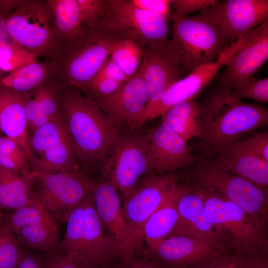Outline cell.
Listing matches in <instances>:
<instances>
[{
  "mask_svg": "<svg viewBox=\"0 0 268 268\" xmlns=\"http://www.w3.org/2000/svg\"><path fill=\"white\" fill-rule=\"evenodd\" d=\"M217 0H171V15L186 17L188 14L204 9ZM170 15V16H171Z\"/></svg>",
  "mask_w": 268,
  "mask_h": 268,
  "instance_id": "f35d334b",
  "label": "cell"
},
{
  "mask_svg": "<svg viewBox=\"0 0 268 268\" xmlns=\"http://www.w3.org/2000/svg\"><path fill=\"white\" fill-rule=\"evenodd\" d=\"M79 265L68 255H53L45 260L44 268H79Z\"/></svg>",
  "mask_w": 268,
  "mask_h": 268,
  "instance_id": "ee69618b",
  "label": "cell"
},
{
  "mask_svg": "<svg viewBox=\"0 0 268 268\" xmlns=\"http://www.w3.org/2000/svg\"><path fill=\"white\" fill-rule=\"evenodd\" d=\"M15 234L20 246L43 253L58 249L61 241L57 220L43 205Z\"/></svg>",
  "mask_w": 268,
  "mask_h": 268,
  "instance_id": "cb8c5ba5",
  "label": "cell"
},
{
  "mask_svg": "<svg viewBox=\"0 0 268 268\" xmlns=\"http://www.w3.org/2000/svg\"><path fill=\"white\" fill-rule=\"evenodd\" d=\"M224 242H210L180 235L164 240L151 259L165 268H197L230 254Z\"/></svg>",
  "mask_w": 268,
  "mask_h": 268,
  "instance_id": "e0dca14e",
  "label": "cell"
},
{
  "mask_svg": "<svg viewBox=\"0 0 268 268\" xmlns=\"http://www.w3.org/2000/svg\"><path fill=\"white\" fill-rule=\"evenodd\" d=\"M34 174L0 167V206L16 210L32 202Z\"/></svg>",
  "mask_w": 268,
  "mask_h": 268,
  "instance_id": "f1b7e54d",
  "label": "cell"
},
{
  "mask_svg": "<svg viewBox=\"0 0 268 268\" xmlns=\"http://www.w3.org/2000/svg\"><path fill=\"white\" fill-rule=\"evenodd\" d=\"M206 145L213 157L209 161L261 188H267L268 163L241 149L235 142Z\"/></svg>",
  "mask_w": 268,
  "mask_h": 268,
  "instance_id": "603a6c76",
  "label": "cell"
},
{
  "mask_svg": "<svg viewBox=\"0 0 268 268\" xmlns=\"http://www.w3.org/2000/svg\"><path fill=\"white\" fill-rule=\"evenodd\" d=\"M6 13L0 10V65L12 59L20 49L7 31L5 23Z\"/></svg>",
  "mask_w": 268,
  "mask_h": 268,
  "instance_id": "74e56055",
  "label": "cell"
},
{
  "mask_svg": "<svg viewBox=\"0 0 268 268\" xmlns=\"http://www.w3.org/2000/svg\"><path fill=\"white\" fill-rule=\"evenodd\" d=\"M115 41L88 29L82 37L51 61L52 81L83 92L110 56Z\"/></svg>",
  "mask_w": 268,
  "mask_h": 268,
  "instance_id": "52a82bcc",
  "label": "cell"
},
{
  "mask_svg": "<svg viewBox=\"0 0 268 268\" xmlns=\"http://www.w3.org/2000/svg\"><path fill=\"white\" fill-rule=\"evenodd\" d=\"M46 2L64 50L82 37L88 29L83 22L76 0H46Z\"/></svg>",
  "mask_w": 268,
  "mask_h": 268,
  "instance_id": "f546056e",
  "label": "cell"
},
{
  "mask_svg": "<svg viewBox=\"0 0 268 268\" xmlns=\"http://www.w3.org/2000/svg\"><path fill=\"white\" fill-rule=\"evenodd\" d=\"M195 188L203 201L208 220L234 252L242 255L254 252L267 254L266 233L243 210L198 185Z\"/></svg>",
  "mask_w": 268,
  "mask_h": 268,
  "instance_id": "8992f818",
  "label": "cell"
},
{
  "mask_svg": "<svg viewBox=\"0 0 268 268\" xmlns=\"http://www.w3.org/2000/svg\"><path fill=\"white\" fill-rule=\"evenodd\" d=\"M119 133L131 134L146 122L148 103L141 69L111 95L94 101Z\"/></svg>",
  "mask_w": 268,
  "mask_h": 268,
  "instance_id": "5bb4252c",
  "label": "cell"
},
{
  "mask_svg": "<svg viewBox=\"0 0 268 268\" xmlns=\"http://www.w3.org/2000/svg\"><path fill=\"white\" fill-rule=\"evenodd\" d=\"M177 183L171 175L149 174L124 200L121 211L123 219L141 248L145 222L163 202Z\"/></svg>",
  "mask_w": 268,
  "mask_h": 268,
  "instance_id": "9a60e30c",
  "label": "cell"
},
{
  "mask_svg": "<svg viewBox=\"0 0 268 268\" xmlns=\"http://www.w3.org/2000/svg\"><path fill=\"white\" fill-rule=\"evenodd\" d=\"M107 78L123 84L128 80L121 68L110 56L94 78Z\"/></svg>",
  "mask_w": 268,
  "mask_h": 268,
  "instance_id": "60d3db41",
  "label": "cell"
},
{
  "mask_svg": "<svg viewBox=\"0 0 268 268\" xmlns=\"http://www.w3.org/2000/svg\"><path fill=\"white\" fill-rule=\"evenodd\" d=\"M162 121L186 142L203 137L202 111L195 99L178 102L162 115Z\"/></svg>",
  "mask_w": 268,
  "mask_h": 268,
  "instance_id": "83f0119b",
  "label": "cell"
},
{
  "mask_svg": "<svg viewBox=\"0 0 268 268\" xmlns=\"http://www.w3.org/2000/svg\"><path fill=\"white\" fill-rule=\"evenodd\" d=\"M197 16L216 26L231 45L268 18V0H217Z\"/></svg>",
  "mask_w": 268,
  "mask_h": 268,
  "instance_id": "2e32d148",
  "label": "cell"
},
{
  "mask_svg": "<svg viewBox=\"0 0 268 268\" xmlns=\"http://www.w3.org/2000/svg\"><path fill=\"white\" fill-rule=\"evenodd\" d=\"M176 207L178 221L170 235H180L201 240L226 243L207 217L203 201L195 188L179 185Z\"/></svg>",
  "mask_w": 268,
  "mask_h": 268,
  "instance_id": "7402d4cb",
  "label": "cell"
},
{
  "mask_svg": "<svg viewBox=\"0 0 268 268\" xmlns=\"http://www.w3.org/2000/svg\"><path fill=\"white\" fill-rule=\"evenodd\" d=\"M3 214L2 212V208L0 206V225L2 223Z\"/></svg>",
  "mask_w": 268,
  "mask_h": 268,
  "instance_id": "c3c4849f",
  "label": "cell"
},
{
  "mask_svg": "<svg viewBox=\"0 0 268 268\" xmlns=\"http://www.w3.org/2000/svg\"><path fill=\"white\" fill-rule=\"evenodd\" d=\"M230 93L237 99H250L256 101L268 102V78L251 79L248 82L231 91Z\"/></svg>",
  "mask_w": 268,
  "mask_h": 268,
  "instance_id": "e575fe53",
  "label": "cell"
},
{
  "mask_svg": "<svg viewBox=\"0 0 268 268\" xmlns=\"http://www.w3.org/2000/svg\"><path fill=\"white\" fill-rule=\"evenodd\" d=\"M237 145L268 163V133H256L252 137L241 142H236Z\"/></svg>",
  "mask_w": 268,
  "mask_h": 268,
  "instance_id": "8d00e7d4",
  "label": "cell"
},
{
  "mask_svg": "<svg viewBox=\"0 0 268 268\" xmlns=\"http://www.w3.org/2000/svg\"><path fill=\"white\" fill-rule=\"evenodd\" d=\"M34 174L33 193L57 221L67 222L72 211L92 192L94 181L75 168L53 174Z\"/></svg>",
  "mask_w": 268,
  "mask_h": 268,
  "instance_id": "8fae6325",
  "label": "cell"
},
{
  "mask_svg": "<svg viewBox=\"0 0 268 268\" xmlns=\"http://www.w3.org/2000/svg\"><path fill=\"white\" fill-rule=\"evenodd\" d=\"M146 137L150 174L171 172L194 162L187 143L163 121Z\"/></svg>",
  "mask_w": 268,
  "mask_h": 268,
  "instance_id": "44dd1931",
  "label": "cell"
},
{
  "mask_svg": "<svg viewBox=\"0 0 268 268\" xmlns=\"http://www.w3.org/2000/svg\"><path fill=\"white\" fill-rule=\"evenodd\" d=\"M60 86L61 117L76 157L84 167H93L101 163L119 133L94 101L74 87Z\"/></svg>",
  "mask_w": 268,
  "mask_h": 268,
  "instance_id": "6da1fadb",
  "label": "cell"
},
{
  "mask_svg": "<svg viewBox=\"0 0 268 268\" xmlns=\"http://www.w3.org/2000/svg\"><path fill=\"white\" fill-rule=\"evenodd\" d=\"M179 185L178 183L175 184L169 195L143 225L142 236L146 246L143 257L151 259L155 249L170 235L177 224L176 198Z\"/></svg>",
  "mask_w": 268,
  "mask_h": 268,
  "instance_id": "4316f807",
  "label": "cell"
},
{
  "mask_svg": "<svg viewBox=\"0 0 268 268\" xmlns=\"http://www.w3.org/2000/svg\"><path fill=\"white\" fill-rule=\"evenodd\" d=\"M196 175L198 185L237 205L266 233L268 221L267 188H261L208 160L200 163Z\"/></svg>",
  "mask_w": 268,
  "mask_h": 268,
  "instance_id": "9c48e42d",
  "label": "cell"
},
{
  "mask_svg": "<svg viewBox=\"0 0 268 268\" xmlns=\"http://www.w3.org/2000/svg\"><path fill=\"white\" fill-rule=\"evenodd\" d=\"M25 94L4 86L0 89V130L4 136L18 143L28 156V132L24 109Z\"/></svg>",
  "mask_w": 268,
  "mask_h": 268,
  "instance_id": "484cf974",
  "label": "cell"
},
{
  "mask_svg": "<svg viewBox=\"0 0 268 268\" xmlns=\"http://www.w3.org/2000/svg\"><path fill=\"white\" fill-rule=\"evenodd\" d=\"M135 7L148 12L170 18L171 0H129Z\"/></svg>",
  "mask_w": 268,
  "mask_h": 268,
  "instance_id": "ab89813d",
  "label": "cell"
},
{
  "mask_svg": "<svg viewBox=\"0 0 268 268\" xmlns=\"http://www.w3.org/2000/svg\"><path fill=\"white\" fill-rule=\"evenodd\" d=\"M170 45L178 53L189 73L215 62L231 44L219 28L197 15H171Z\"/></svg>",
  "mask_w": 268,
  "mask_h": 268,
  "instance_id": "ba28073f",
  "label": "cell"
},
{
  "mask_svg": "<svg viewBox=\"0 0 268 268\" xmlns=\"http://www.w3.org/2000/svg\"><path fill=\"white\" fill-rule=\"evenodd\" d=\"M27 148L32 172L53 174L75 168L76 157L61 115L29 134Z\"/></svg>",
  "mask_w": 268,
  "mask_h": 268,
  "instance_id": "7c38bea8",
  "label": "cell"
},
{
  "mask_svg": "<svg viewBox=\"0 0 268 268\" xmlns=\"http://www.w3.org/2000/svg\"><path fill=\"white\" fill-rule=\"evenodd\" d=\"M24 109L28 134L61 115V91L52 81L25 94Z\"/></svg>",
  "mask_w": 268,
  "mask_h": 268,
  "instance_id": "d4e9b609",
  "label": "cell"
},
{
  "mask_svg": "<svg viewBox=\"0 0 268 268\" xmlns=\"http://www.w3.org/2000/svg\"><path fill=\"white\" fill-rule=\"evenodd\" d=\"M238 268H242V265H241V262H240V265L239 266Z\"/></svg>",
  "mask_w": 268,
  "mask_h": 268,
  "instance_id": "681fc988",
  "label": "cell"
},
{
  "mask_svg": "<svg viewBox=\"0 0 268 268\" xmlns=\"http://www.w3.org/2000/svg\"><path fill=\"white\" fill-rule=\"evenodd\" d=\"M169 20L143 11L129 0H106L103 15L92 29L110 39H130L145 47L168 41Z\"/></svg>",
  "mask_w": 268,
  "mask_h": 268,
  "instance_id": "5b68a950",
  "label": "cell"
},
{
  "mask_svg": "<svg viewBox=\"0 0 268 268\" xmlns=\"http://www.w3.org/2000/svg\"><path fill=\"white\" fill-rule=\"evenodd\" d=\"M144 52L145 47L131 39H124L114 43L110 57L129 80L141 68Z\"/></svg>",
  "mask_w": 268,
  "mask_h": 268,
  "instance_id": "1f68e13d",
  "label": "cell"
},
{
  "mask_svg": "<svg viewBox=\"0 0 268 268\" xmlns=\"http://www.w3.org/2000/svg\"><path fill=\"white\" fill-rule=\"evenodd\" d=\"M117 189L108 180L94 182L92 193L95 209L104 230L120 249L123 263L137 256L142 248L125 224Z\"/></svg>",
  "mask_w": 268,
  "mask_h": 268,
  "instance_id": "ac0fdd59",
  "label": "cell"
},
{
  "mask_svg": "<svg viewBox=\"0 0 268 268\" xmlns=\"http://www.w3.org/2000/svg\"><path fill=\"white\" fill-rule=\"evenodd\" d=\"M7 222L0 225V268H17L23 250Z\"/></svg>",
  "mask_w": 268,
  "mask_h": 268,
  "instance_id": "836d02e7",
  "label": "cell"
},
{
  "mask_svg": "<svg viewBox=\"0 0 268 268\" xmlns=\"http://www.w3.org/2000/svg\"><path fill=\"white\" fill-rule=\"evenodd\" d=\"M51 61L38 60L10 72L2 80L3 85L21 93L30 92L52 80Z\"/></svg>",
  "mask_w": 268,
  "mask_h": 268,
  "instance_id": "4dcf8cb0",
  "label": "cell"
},
{
  "mask_svg": "<svg viewBox=\"0 0 268 268\" xmlns=\"http://www.w3.org/2000/svg\"><path fill=\"white\" fill-rule=\"evenodd\" d=\"M79 268H103L97 266L79 265Z\"/></svg>",
  "mask_w": 268,
  "mask_h": 268,
  "instance_id": "7dc6e473",
  "label": "cell"
},
{
  "mask_svg": "<svg viewBox=\"0 0 268 268\" xmlns=\"http://www.w3.org/2000/svg\"><path fill=\"white\" fill-rule=\"evenodd\" d=\"M79 11L85 27L94 28L104 13L106 0H76Z\"/></svg>",
  "mask_w": 268,
  "mask_h": 268,
  "instance_id": "d590c367",
  "label": "cell"
},
{
  "mask_svg": "<svg viewBox=\"0 0 268 268\" xmlns=\"http://www.w3.org/2000/svg\"><path fill=\"white\" fill-rule=\"evenodd\" d=\"M116 268H165L152 259L135 257L132 260L119 265Z\"/></svg>",
  "mask_w": 268,
  "mask_h": 268,
  "instance_id": "f6af8a7d",
  "label": "cell"
},
{
  "mask_svg": "<svg viewBox=\"0 0 268 268\" xmlns=\"http://www.w3.org/2000/svg\"><path fill=\"white\" fill-rule=\"evenodd\" d=\"M241 259L240 254L231 252L197 268H238Z\"/></svg>",
  "mask_w": 268,
  "mask_h": 268,
  "instance_id": "b9f144b4",
  "label": "cell"
},
{
  "mask_svg": "<svg viewBox=\"0 0 268 268\" xmlns=\"http://www.w3.org/2000/svg\"><path fill=\"white\" fill-rule=\"evenodd\" d=\"M141 72L148 104L159 99L172 84L189 74L181 58L168 41L145 47Z\"/></svg>",
  "mask_w": 268,
  "mask_h": 268,
  "instance_id": "d6986e66",
  "label": "cell"
},
{
  "mask_svg": "<svg viewBox=\"0 0 268 268\" xmlns=\"http://www.w3.org/2000/svg\"><path fill=\"white\" fill-rule=\"evenodd\" d=\"M67 222L65 235L58 249L79 265L116 268L123 262L120 249L103 228L92 192L72 211Z\"/></svg>",
  "mask_w": 268,
  "mask_h": 268,
  "instance_id": "7a4b0ae2",
  "label": "cell"
},
{
  "mask_svg": "<svg viewBox=\"0 0 268 268\" xmlns=\"http://www.w3.org/2000/svg\"><path fill=\"white\" fill-rule=\"evenodd\" d=\"M12 39L23 50L46 60L60 56L64 47L46 0H18L5 15Z\"/></svg>",
  "mask_w": 268,
  "mask_h": 268,
  "instance_id": "277c9868",
  "label": "cell"
},
{
  "mask_svg": "<svg viewBox=\"0 0 268 268\" xmlns=\"http://www.w3.org/2000/svg\"><path fill=\"white\" fill-rule=\"evenodd\" d=\"M201 111L202 140L206 144L236 142L244 134L268 123L267 109L243 102L222 88Z\"/></svg>",
  "mask_w": 268,
  "mask_h": 268,
  "instance_id": "3957f363",
  "label": "cell"
},
{
  "mask_svg": "<svg viewBox=\"0 0 268 268\" xmlns=\"http://www.w3.org/2000/svg\"><path fill=\"white\" fill-rule=\"evenodd\" d=\"M100 164L104 179L121 192L125 200L150 174L146 134L138 130L131 134L119 133Z\"/></svg>",
  "mask_w": 268,
  "mask_h": 268,
  "instance_id": "30bf717a",
  "label": "cell"
},
{
  "mask_svg": "<svg viewBox=\"0 0 268 268\" xmlns=\"http://www.w3.org/2000/svg\"><path fill=\"white\" fill-rule=\"evenodd\" d=\"M0 167L14 172L31 171L28 156L16 141L0 136Z\"/></svg>",
  "mask_w": 268,
  "mask_h": 268,
  "instance_id": "d6a6232c",
  "label": "cell"
},
{
  "mask_svg": "<svg viewBox=\"0 0 268 268\" xmlns=\"http://www.w3.org/2000/svg\"><path fill=\"white\" fill-rule=\"evenodd\" d=\"M45 260L34 254L23 251L17 268H44Z\"/></svg>",
  "mask_w": 268,
  "mask_h": 268,
  "instance_id": "bcb514c9",
  "label": "cell"
},
{
  "mask_svg": "<svg viewBox=\"0 0 268 268\" xmlns=\"http://www.w3.org/2000/svg\"><path fill=\"white\" fill-rule=\"evenodd\" d=\"M242 268H268L267 254L254 252L241 254Z\"/></svg>",
  "mask_w": 268,
  "mask_h": 268,
  "instance_id": "7bdbcfd3",
  "label": "cell"
},
{
  "mask_svg": "<svg viewBox=\"0 0 268 268\" xmlns=\"http://www.w3.org/2000/svg\"><path fill=\"white\" fill-rule=\"evenodd\" d=\"M233 52L228 47L215 62L198 67L172 84L159 99L147 104L146 121L161 115L178 102L195 99L211 83L220 69L226 65Z\"/></svg>",
  "mask_w": 268,
  "mask_h": 268,
  "instance_id": "ffe728a7",
  "label": "cell"
},
{
  "mask_svg": "<svg viewBox=\"0 0 268 268\" xmlns=\"http://www.w3.org/2000/svg\"><path fill=\"white\" fill-rule=\"evenodd\" d=\"M220 77L221 88L235 90L248 82L268 59V18L234 43Z\"/></svg>",
  "mask_w": 268,
  "mask_h": 268,
  "instance_id": "4fadbf2b",
  "label": "cell"
}]
</instances>
